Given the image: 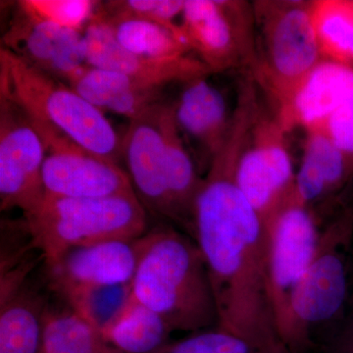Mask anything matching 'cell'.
<instances>
[{
    "label": "cell",
    "instance_id": "obj_1",
    "mask_svg": "<svg viewBox=\"0 0 353 353\" xmlns=\"http://www.w3.org/2000/svg\"><path fill=\"white\" fill-rule=\"evenodd\" d=\"M241 152L240 141L228 139L213 158L196 199L194 241L214 294L217 328L259 353H289L272 301L268 229L236 183Z\"/></svg>",
    "mask_w": 353,
    "mask_h": 353
},
{
    "label": "cell",
    "instance_id": "obj_2",
    "mask_svg": "<svg viewBox=\"0 0 353 353\" xmlns=\"http://www.w3.org/2000/svg\"><path fill=\"white\" fill-rule=\"evenodd\" d=\"M132 296L159 315L173 332L218 327L208 268L194 239L160 223L143 236Z\"/></svg>",
    "mask_w": 353,
    "mask_h": 353
},
{
    "label": "cell",
    "instance_id": "obj_3",
    "mask_svg": "<svg viewBox=\"0 0 353 353\" xmlns=\"http://www.w3.org/2000/svg\"><path fill=\"white\" fill-rule=\"evenodd\" d=\"M0 90L25 109L44 145L68 139L97 157L119 164L122 139L101 109L68 83L0 48Z\"/></svg>",
    "mask_w": 353,
    "mask_h": 353
},
{
    "label": "cell",
    "instance_id": "obj_4",
    "mask_svg": "<svg viewBox=\"0 0 353 353\" xmlns=\"http://www.w3.org/2000/svg\"><path fill=\"white\" fill-rule=\"evenodd\" d=\"M353 241V202L321 223L319 243L305 275L290 299L281 339L289 353H308L313 336L323 341L345 318L350 296L348 252Z\"/></svg>",
    "mask_w": 353,
    "mask_h": 353
},
{
    "label": "cell",
    "instance_id": "obj_5",
    "mask_svg": "<svg viewBox=\"0 0 353 353\" xmlns=\"http://www.w3.org/2000/svg\"><path fill=\"white\" fill-rule=\"evenodd\" d=\"M148 215L134 192L99 199L46 196L36 212L23 218L50 263L76 246L141 238L148 232Z\"/></svg>",
    "mask_w": 353,
    "mask_h": 353
},
{
    "label": "cell",
    "instance_id": "obj_6",
    "mask_svg": "<svg viewBox=\"0 0 353 353\" xmlns=\"http://www.w3.org/2000/svg\"><path fill=\"white\" fill-rule=\"evenodd\" d=\"M252 8L256 63L252 74L278 105L323 59L311 1L262 0Z\"/></svg>",
    "mask_w": 353,
    "mask_h": 353
},
{
    "label": "cell",
    "instance_id": "obj_7",
    "mask_svg": "<svg viewBox=\"0 0 353 353\" xmlns=\"http://www.w3.org/2000/svg\"><path fill=\"white\" fill-rule=\"evenodd\" d=\"M180 27L190 50L213 74L254 68V14L248 2L185 0Z\"/></svg>",
    "mask_w": 353,
    "mask_h": 353
},
{
    "label": "cell",
    "instance_id": "obj_8",
    "mask_svg": "<svg viewBox=\"0 0 353 353\" xmlns=\"http://www.w3.org/2000/svg\"><path fill=\"white\" fill-rule=\"evenodd\" d=\"M275 112L260 101L236 165L239 188L266 223L279 206L294 194L296 172L285 134Z\"/></svg>",
    "mask_w": 353,
    "mask_h": 353
},
{
    "label": "cell",
    "instance_id": "obj_9",
    "mask_svg": "<svg viewBox=\"0 0 353 353\" xmlns=\"http://www.w3.org/2000/svg\"><path fill=\"white\" fill-rule=\"evenodd\" d=\"M43 139L22 106L0 90V209L18 208L27 217L46 199Z\"/></svg>",
    "mask_w": 353,
    "mask_h": 353
},
{
    "label": "cell",
    "instance_id": "obj_10",
    "mask_svg": "<svg viewBox=\"0 0 353 353\" xmlns=\"http://www.w3.org/2000/svg\"><path fill=\"white\" fill-rule=\"evenodd\" d=\"M266 225L271 296L281 336L290 299L317 250L321 220L314 209L303 205L292 194L269 217Z\"/></svg>",
    "mask_w": 353,
    "mask_h": 353
},
{
    "label": "cell",
    "instance_id": "obj_11",
    "mask_svg": "<svg viewBox=\"0 0 353 353\" xmlns=\"http://www.w3.org/2000/svg\"><path fill=\"white\" fill-rule=\"evenodd\" d=\"M165 103L162 102L130 121L121 143V157L126 163L134 194L148 214L175 227L167 174L163 129Z\"/></svg>",
    "mask_w": 353,
    "mask_h": 353
},
{
    "label": "cell",
    "instance_id": "obj_12",
    "mask_svg": "<svg viewBox=\"0 0 353 353\" xmlns=\"http://www.w3.org/2000/svg\"><path fill=\"white\" fill-rule=\"evenodd\" d=\"M143 236L76 246L50 263H43L50 292L62 296L87 288L132 284Z\"/></svg>",
    "mask_w": 353,
    "mask_h": 353
},
{
    "label": "cell",
    "instance_id": "obj_13",
    "mask_svg": "<svg viewBox=\"0 0 353 353\" xmlns=\"http://www.w3.org/2000/svg\"><path fill=\"white\" fill-rule=\"evenodd\" d=\"M1 48L65 83L87 65L83 32L39 19L18 4L2 36Z\"/></svg>",
    "mask_w": 353,
    "mask_h": 353
},
{
    "label": "cell",
    "instance_id": "obj_14",
    "mask_svg": "<svg viewBox=\"0 0 353 353\" xmlns=\"http://www.w3.org/2000/svg\"><path fill=\"white\" fill-rule=\"evenodd\" d=\"M43 178L46 196H50L99 199L134 192L119 164L77 145L46 152Z\"/></svg>",
    "mask_w": 353,
    "mask_h": 353
},
{
    "label": "cell",
    "instance_id": "obj_15",
    "mask_svg": "<svg viewBox=\"0 0 353 353\" xmlns=\"http://www.w3.org/2000/svg\"><path fill=\"white\" fill-rule=\"evenodd\" d=\"M85 64L94 68L118 72L124 75L167 85L185 83L213 74L199 58L154 59L130 52L118 43L105 23L92 17L83 32Z\"/></svg>",
    "mask_w": 353,
    "mask_h": 353
},
{
    "label": "cell",
    "instance_id": "obj_16",
    "mask_svg": "<svg viewBox=\"0 0 353 353\" xmlns=\"http://www.w3.org/2000/svg\"><path fill=\"white\" fill-rule=\"evenodd\" d=\"M352 95L353 67L322 59L274 112L287 132L296 127L319 130Z\"/></svg>",
    "mask_w": 353,
    "mask_h": 353
},
{
    "label": "cell",
    "instance_id": "obj_17",
    "mask_svg": "<svg viewBox=\"0 0 353 353\" xmlns=\"http://www.w3.org/2000/svg\"><path fill=\"white\" fill-rule=\"evenodd\" d=\"M208 78L183 83L173 108L183 137L189 138L201 150L209 168L229 134L233 113L229 115L224 95Z\"/></svg>",
    "mask_w": 353,
    "mask_h": 353
},
{
    "label": "cell",
    "instance_id": "obj_18",
    "mask_svg": "<svg viewBox=\"0 0 353 353\" xmlns=\"http://www.w3.org/2000/svg\"><path fill=\"white\" fill-rule=\"evenodd\" d=\"M67 83L95 108L119 114L130 121L164 102L166 88L88 65L74 74Z\"/></svg>",
    "mask_w": 353,
    "mask_h": 353
},
{
    "label": "cell",
    "instance_id": "obj_19",
    "mask_svg": "<svg viewBox=\"0 0 353 353\" xmlns=\"http://www.w3.org/2000/svg\"><path fill=\"white\" fill-rule=\"evenodd\" d=\"M352 176V165L326 132L320 129L306 132L303 157L294 180L297 201L314 209L343 189Z\"/></svg>",
    "mask_w": 353,
    "mask_h": 353
},
{
    "label": "cell",
    "instance_id": "obj_20",
    "mask_svg": "<svg viewBox=\"0 0 353 353\" xmlns=\"http://www.w3.org/2000/svg\"><path fill=\"white\" fill-rule=\"evenodd\" d=\"M30 277L10 296L0 299V353H39L44 314L52 292L46 276Z\"/></svg>",
    "mask_w": 353,
    "mask_h": 353
},
{
    "label": "cell",
    "instance_id": "obj_21",
    "mask_svg": "<svg viewBox=\"0 0 353 353\" xmlns=\"http://www.w3.org/2000/svg\"><path fill=\"white\" fill-rule=\"evenodd\" d=\"M94 16L108 26L122 48L134 54L154 59H175L188 57L192 51L182 30L170 29L134 16L104 13L99 10V6Z\"/></svg>",
    "mask_w": 353,
    "mask_h": 353
},
{
    "label": "cell",
    "instance_id": "obj_22",
    "mask_svg": "<svg viewBox=\"0 0 353 353\" xmlns=\"http://www.w3.org/2000/svg\"><path fill=\"white\" fill-rule=\"evenodd\" d=\"M60 299V297H59ZM48 304L39 353H118L66 301Z\"/></svg>",
    "mask_w": 353,
    "mask_h": 353
},
{
    "label": "cell",
    "instance_id": "obj_23",
    "mask_svg": "<svg viewBox=\"0 0 353 353\" xmlns=\"http://www.w3.org/2000/svg\"><path fill=\"white\" fill-rule=\"evenodd\" d=\"M172 333L159 315L132 299L122 317L102 336L118 353H157L170 343Z\"/></svg>",
    "mask_w": 353,
    "mask_h": 353
},
{
    "label": "cell",
    "instance_id": "obj_24",
    "mask_svg": "<svg viewBox=\"0 0 353 353\" xmlns=\"http://www.w3.org/2000/svg\"><path fill=\"white\" fill-rule=\"evenodd\" d=\"M311 16L323 59L353 67V0H314Z\"/></svg>",
    "mask_w": 353,
    "mask_h": 353
},
{
    "label": "cell",
    "instance_id": "obj_25",
    "mask_svg": "<svg viewBox=\"0 0 353 353\" xmlns=\"http://www.w3.org/2000/svg\"><path fill=\"white\" fill-rule=\"evenodd\" d=\"M58 297L101 334L122 317L134 299L132 284L87 288Z\"/></svg>",
    "mask_w": 353,
    "mask_h": 353
},
{
    "label": "cell",
    "instance_id": "obj_26",
    "mask_svg": "<svg viewBox=\"0 0 353 353\" xmlns=\"http://www.w3.org/2000/svg\"><path fill=\"white\" fill-rule=\"evenodd\" d=\"M18 6L32 16L52 24L83 32L94 17L99 2L92 0H21Z\"/></svg>",
    "mask_w": 353,
    "mask_h": 353
},
{
    "label": "cell",
    "instance_id": "obj_27",
    "mask_svg": "<svg viewBox=\"0 0 353 353\" xmlns=\"http://www.w3.org/2000/svg\"><path fill=\"white\" fill-rule=\"evenodd\" d=\"M157 353H259L240 338L215 328L170 341Z\"/></svg>",
    "mask_w": 353,
    "mask_h": 353
},
{
    "label": "cell",
    "instance_id": "obj_28",
    "mask_svg": "<svg viewBox=\"0 0 353 353\" xmlns=\"http://www.w3.org/2000/svg\"><path fill=\"white\" fill-rule=\"evenodd\" d=\"M183 7L185 1L181 0H112L99 3L102 12L143 18L173 30H181L175 19L182 16Z\"/></svg>",
    "mask_w": 353,
    "mask_h": 353
},
{
    "label": "cell",
    "instance_id": "obj_29",
    "mask_svg": "<svg viewBox=\"0 0 353 353\" xmlns=\"http://www.w3.org/2000/svg\"><path fill=\"white\" fill-rule=\"evenodd\" d=\"M320 130L328 134L353 167V95L330 116Z\"/></svg>",
    "mask_w": 353,
    "mask_h": 353
},
{
    "label": "cell",
    "instance_id": "obj_30",
    "mask_svg": "<svg viewBox=\"0 0 353 353\" xmlns=\"http://www.w3.org/2000/svg\"><path fill=\"white\" fill-rule=\"evenodd\" d=\"M325 353H353V311L323 341Z\"/></svg>",
    "mask_w": 353,
    "mask_h": 353
}]
</instances>
